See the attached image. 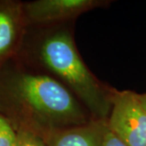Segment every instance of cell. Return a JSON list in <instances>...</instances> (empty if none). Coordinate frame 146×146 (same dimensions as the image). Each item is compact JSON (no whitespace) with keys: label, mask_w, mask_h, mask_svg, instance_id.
<instances>
[{"label":"cell","mask_w":146,"mask_h":146,"mask_svg":"<svg viewBox=\"0 0 146 146\" xmlns=\"http://www.w3.org/2000/svg\"><path fill=\"white\" fill-rule=\"evenodd\" d=\"M139 98H140V101H141V104L143 106L144 109L146 111V93L139 94Z\"/></svg>","instance_id":"cell-10"},{"label":"cell","mask_w":146,"mask_h":146,"mask_svg":"<svg viewBox=\"0 0 146 146\" xmlns=\"http://www.w3.org/2000/svg\"><path fill=\"white\" fill-rule=\"evenodd\" d=\"M0 113L16 131H31L45 141L54 132L91 120L57 79L23 71L0 73Z\"/></svg>","instance_id":"cell-1"},{"label":"cell","mask_w":146,"mask_h":146,"mask_svg":"<svg viewBox=\"0 0 146 146\" xmlns=\"http://www.w3.org/2000/svg\"><path fill=\"white\" fill-rule=\"evenodd\" d=\"M15 146H47L46 141L40 136L26 130H16Z\"/></svg>","instance_id":"cell-8"},{"label":"cell","mask_w":146,"mask_h":146,"mask_svg":"<svg viewBox=\"0 0 146 146\" xmlns=\"http://www.w3.org/2000/svg\"><path fill=\"white\" fill-rule=\"evenodd\" d=\"M107 130V120L91 119L54 132L46 142L47 146H102Z\"/></svg>","instance_id":"cell-6"},{"label":"cell","mask_w":146,"mask_h":146,"mask_svg":"<svg viewBox=\"0 0 146 146\" xmlns=\"http://www.w3.org/2000/svg\"><path fill=\"white\" fill-rule=\"evenodd\" d=\"M107 127L127 146H146V111L139 94L114 89Z\"/></svg>","instance_id":"cell-3"},{"label":"cell","mask_w":146,"mask_h":146,"mask_svg":"<svg viewBox=\"0 0 146 146\" xmlns=\"http://www.w3.org/2000/svg\"><path fill=\"white\" fill-rule=\"evenodd\" d=\"M25 25L22 3L0 1V70L16 52Z\"/></svg>","instance_id":"cell-5"},{"label":"cell","mask_w":146,"mask_h":146,"mask_svg":"<svg viewBox=\"0 0 146 146\" xmlns=\"http://www.w3.org/2000/svg\"><path fill=\"white\" fill-rule=\"evenodd\" d=\"M102 146H127L124 142L120 140L118 136H116L110 131L108 129L106 135L104 140L102 142Z\"/></svg>","instance_id":"cell-9"},{"label":"cell","mask_w":146,"mask_h":146,"mask_svg":"<svg viewBox=\"0 0 146 146\" xmlns=\"http://www.w3.org/2000/svg\"><path fill=\"white\" fill-rule=\"evenodd\" d=\"M16 131L9 120L0 113V146H15Z\"/></svg>","instance_id":"cell-7"},{"label":"cell","mask_w":146,"mask_h":146,"mask_svg":"<svg viewBox=\"0 0 146 146\" xmlns=\"http://www.w3.org/2000/svg\"><path fill=\"white\" fill-rule=\"evenodd\" d=\"M37 57L42 66L81 102L93 119L107 120L114 89L107 88L86 67L68 30L58 29L44 36Z\"/></svg>","instance_id":"cell-2"},{"label":"cell","mask_w":146,"mask_h":146,"mask_svg":"<svg viewBox=\"0 0 146 146\" xmlns=\"http://www.w3.org/2000/svg\"><path fill=\"white\" fill-rule=\"evenodd\" d=\"M102 0H35L23 3L26 25H45L75 19L106 4Z\"/></svg>","instance_id":"cell-4"}]
</instances>
